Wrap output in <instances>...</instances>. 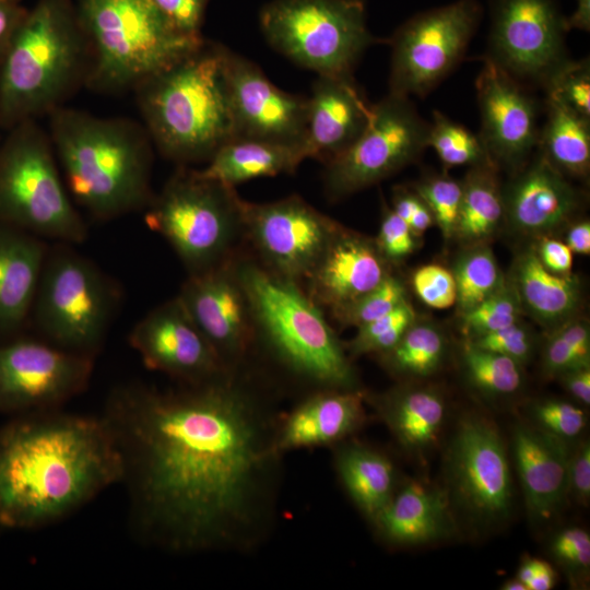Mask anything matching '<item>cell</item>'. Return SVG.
<instances>
[{"instance_id": "1", "label": "cell", "mask_w": 590, "mask_h": 590, "mask_svg": "<svg viewBox=\"0 0 590 590\" xmlns=\"http://www.w3.org/2000/svg\"><path fill=\"white\" fill-rule=\"evenodd\" d=\"M104 417L148 542L177 554L245 552L269 533L281 415L248 365L175 389L119 387Z\"/></svg>"}, {"instance_id": "2", "label": "cell", "mask_w": 590, "mask_h": 590, "mask_svg": "<svg viewBox=\"0 0 590 590\" xmlns=\"http://www.w3.org/2000/svg\"><path fill=\"white\" fill-rule=\"evenodd\" d=\"M123 459L103 417L35 412L0 430V524L55 522L123 479Z\"/></svg>"}, {"instance_id": "3", "label": "cell", "mask_w": 590, "mask_h": 590, "mask_svg": "<svg viewBox=\"0 0 590 590\" xmlns=\"http://www.w3.org/2000/svg\"><path fill=\"white\" fill-rule=\"evenodd\" d=\"M48 117L66 187L79 205L102 221L149 205L154 145L144 126L64 106Z\"/></svg>"}, {"instance_id": "4", "label": "cell", "mask_w": 590, "mask_h": 590, "mask_svg": "<svg viewBox=\"0 0 590 590\" xmlns=\"http://www.w3.org/2000/svg\"><path fill=\"white\" fill-rule=\"evenodd\" d=\"M226 51L204 40L133 90L153 145L178 166L208 162L234 139Z\"/></svg>"}, {"instance_id": "5", "label": "cell", "mask_w": 590, "mask_h": 590, "mask_svg": "<svg viewBox=\"0 0 590 590\" xmlns=\"http://www.w3.org/2000/svg\"><path fill=\"white\" fill-rule=\"evenodd\" d=\"M88 47L73 0H38L0 62V127L49 115L85 82Z\"/></svg>"}, {"instance_id": "6", "label": "cell", "mask_w": 590, "mask_h": 590, "mask_svg": "<svg viewBox=\"0 0 590 590\" xmlns=\"http://www.w3.org/2000/svg\"><path fill=\"white\" fill-rule=\"evenodd\" d=\"M247 294L257 344L287 374L316 389H358L335 331L304 288L264 269L243 249L235 258Z\"/></svg>"}, {"instance_id": "7", "label": "cell", "mask_w": 590, "mask_h": 590, "mask_svg": "<svg viewBox=\"0 0 590 590\" xmlns=\"http://www.w3.org/2000/svg\"><path fill=\"white\" fill-rule=\"evenodd\" d=\"M88 47L84 85L98 93L134 90L205 39L175 31L151 0H76Z\"/></svg>"}, {"instance_id": "8", "label": "cell", "mask_w": 590, "mask_h": 590, "mask_svg": "<svg viewBox=\"0 0 590 590\" xmlns=\"http://www.w3.org/2000/svg\"><path fill=\"white\" fill-rule=\"evenodd\" d=\"M240 200L234 187L179 165L143 210L144 222L168 243L188 274L200 273L243 249Z\"/></svg>"}, {"instance_id": "9", "label": "cell", "mask_w": 590, "mask_h": 590, "mask_svg": "<svg viewBox=\"0 0 590 590\" xmlns=\"http://www.w3.org/2000/svg\"><path fill=\"white\" fill-rule=\"evenodd\" d=\"M0 222L68 245L87 237L86 223L61 179L49 133L36 120L12 127L0 144Z\"/></svg>"}, {"instance_id": "10", "label": "cell", "mask_w": 590, "mask_h": 590, "mask_svg": "<svg viewBox=\"0 0 590 590\" xmlns=\"http://www.w3.org/2000/svg\"><path fill=\"white\" fill-rule=\"evenodd\" d=\"M70 246L57 243L48 248L31 314L49 343L93 356L121 294L107 274Z\"/></svg>"}, {"instance_id": "11", "label": "cell", "mask_w": 590, "mask_h": 590, "mask_svg": "<svg viewBox=\"0 0 590 590\" xmlns=\"http://www.w3.org/2000/svg\"><path fill=\"white\" fill-rule=\"evenodd\" d=\"M259 21L276 51L318 75H352L378 42L367 27L364 0H273Z\"/></svg>"}, {"instance_id": "12", "label": "cell", "mask_w": 590, "mask_h": 590, "mask_svg": "<svg viewBox=\"0 0 590 590\" xmlns=\"http://www.w3.org/2000/svg\"><path fill=\"white\" fill-rule=\"evenodd\" d=\"M428 125L408 96L389 92L373 105L370 119L356 141L324 164L327 198L340 200L417 160L427 148Z\"/></svg>"}, {"instance_id": "13", "label": "cell", "mask_w": 590, "mask_h": 590, "mask_svg": "<svg viewBox=\"0 0 590 590\" xmlns=\"http://www.w3.org/2000/svg\"><path fill=\"white\" fill-rule=\"evenodd\" d=\"M481 16L477 0H457L401 24L389 40L390 93L427 95L461 60Z\"/></svg>"}, {"instance_id": "14", "label": "cell", "mask_w": 590, "mask_h": 590, "mask_svg": "<svg viewBox=\"0 0 590 590\" xmlns=\"http://www.w3.org/2000/svg\"><path fill=\"white\" fill-rule=\"evenodd\" d=\"M447 489L453 504L479 527L505 521L511 510L512 482L505 445L488 420L462 417L446 457Z\"/></svg>"}, {"instance_id": "15", "label": "cell", "mask_w": 590, "mask_h": 590, "mask_svg": "<svg viewBox=\"0 0 590 590\" xmlns=\"http://www.w3.org/2000/svg\"><path fill=\"white\" fill-rule=\"evenodd\" d=\"M245 243L271 273L303 285L339 223L302 197L255 203L240 200Z\"/></svg>"}, {"instance_id": "16", "label": "cell", "mask_w": 590, "mask_h": 590, "mask_svg": "<svg viewBox=\"0 0 590 590\" xmlns=\"http://www.w3.org/2000/svg\"><path fill=\"white\" fill-rule=\"evenodd\" d=\"M93 371L90 355L20 338L0 344V412H42L81 393Z\"/></svg>"}, {"instance_id": "17", "label": "cell", "mask_w": 590, "mask_h": 590, "mask_svg": "<svg viewBox=\"0 0 590 590\" xmlns=\"http://www.w3.org/2000/svg\"><path fill=\"white\" fill-rule=\"evenodd\" d=\"M488 7L487 57L517 81L542 85L568 59L556 0H488Z\"/></svg>"}, {"instance_id": "18", "label": "cell", "mask_w": 590, "mask_h": 590, "mask_svg": "<svg viewBox=\"0 0 590 590\" xmlns=\"http://www.w3.org/2000/svg\"><path fill=\"white\" fill-rule=\"evenodd\" d=\"M236 256L203 272L188 274L177 295L231 369L247 366L257 344L250 304L235 267Z\"/></svg>"}, {"instance_id": "19", "label": "cell", "mask_w": 590, "mask_h": 590, "mask_svg": "<svg viewBox=\"0 0 590 590\" xmlns=\"http://www.w3.org/2000/svg\"><path fill=\"white\" fill-rule=\"evenodd\" d=\"M480 138L497 166L519 172L539 143L538 104L512 75L488 57L475 81Z\"/></svg>"}, {"instance_id": "20", "label": "cell", "mask_w": 590, "mask_h": 590, "mask_svg": "<svg viewBox=\"0 0 590 590\" xmlns=\"http://www.w3.org/2000/svg\"><path fill=\"white\" fill-rule=\"evenodd\" d=\"M129 343L151 370L180 384H199L231 369L175 296L149 311L132 328Z\"/></svg>"}, {"instance_id": "21", "label": "cell", "mask_w": 590, "mask_h": 590, "mask_svg": "<svg viewBox=\"0 0 590 590\" xmlns=\"http://www.w3.org/2000/svg\"><path fill=\"white\" fill-rule=\"evenodd\" d=\"M225 72L234 122V139L302 144L307 97L275 86L261 69L227 48Z\"/></svg>"}, {"instance_id": "22", "label": "cell", "mask_w": 590, "mask_h": 590, "mask_svg": "<svg viewBox=\"0 0 590 590\" xmlns=\"http://www.w3.org/2000/svg\"><path fill=\"white\" fill-rule=\"evenodd\" d=\"M390 273L389 261L375 239L339 223L304 282V291L321 310L333 312L376 287Z\"/></svg>"}, {"instance_id": "23", "label": "cell", "mask_w": 590, "mask_h": 590, "mask_svg": "<svg viewBox=\"0 0 590 590\" xmlns=\"http://www.w3.org/2000/svg\"><path fill=\"white\" fill-rule=\"evenodd\" d=\"M505 219L517 232L548 236L570 224L580 192L539 152L503 189Z\"/></svg>"}, {"instance_id": "24", "label": "cell", "mask_w": 590, "mask_h": 590, "mask_svg": "<svg viewBox=\"0 0 590 590\" xmlns=\"http://www.w3.org/2000/svg\"><path fill=\"white\" fill-rule=\"evenodd\" d=\"M371 110L352 75H318L307 97L303 142L307 158L326 164L342 154L364 131Z\"/></svg>"}, {"instance_id": "25", "label": "cell", "mask_w": 590, "mask_h": 590, "mask_svg": "<svg viewBox=\"0 0 590 590\" xmlns=\"http://www.w3.org/2000/svg\"><path fill=\"white\" fill-rule=\"evenodd\" d=\"M512 449L529 517L534 523L546 522L568 496V442L519 424Z\"/></svg>"}, {"instance_id": "26", "label": "cell", "mask_w": 590, "mask_h": 590, "mask_svg": "<svg viewBox=\"0 0 590 590\" xmlns=\"http://www.w3.org/2000/svg\"><path fill=\"white\" fill-rule=\"evenodd\" d=\"M365 394L358 389H316L281 416L276 447L286 451L334 446L364 424Z\"/></svg>"}, {"instance_id": "27", "label": "cell", "mask_w": 590, "mask_h": 590, "mask_svg": "<svg viewBox=\"0 0 590 590\" xmlns=\"http://www.w3.org/2000/svg\"><path fill=\"white\" fill-rule=\"evenodd\" d=\"M47 251L44 239L0 222V335L30 317Z\"/></svg>"}, {"instance_id": "28", "label": "cell", "mask_w": 590, "mask_h": 590, "mask_svg": "<svg viewBox=\"0 0 590 590\" xmlns=\"http://www.w3.org/2000/svg\"><path fill=\"white\" fill-rule=\"evenodd\" d=\"M393 545H417L448 538L455 522L445 491L410 482L396 491L371 521Z\"/></svg>"}, {"instance_id": "29", "label": "cell", "mask_w": 590, "mask_h": 590, "mask_svg": "<svg viewBox=\"0 0 590 590\" xmlns=\"http://www.w3.org/2000/svg\"><path fill=\"white\" fill-rule=\"evenodd\" d=\"M375 404L406 452L421 456L437 441L446 418V402L436 389L399 387L379 397Z\"/></svg>"}, {"instance_id": "30", "label": "cell", "mask_w": 590, "mask_h": 590, "mask_svg": "<svg viewBox=\"0 0 590 590\" xmlns=\"http://www.w3.org/2000/svg\"><path fill=\"white\" fill-rule=\"evenodd\" d=\"M510 282L523 311L544 326L558 327L571 319L580 305V284L576 276L548 271L534 248L524 249L514 261Z\"/></svg>"}, {"instance_id": "31", "label": "cell", "mask_w": 590, "mask_h": 590, "mask_svg": "<svg viewBox=\"0 0 590 590\" xmlns=\"http://www.w3.org/2000/svg\"><path fill=\"white\" fill-rule=\"evenodd\" d=\"M307 158L302 144L256 139H232L223 144L198 173L225 186L259 177L293 174Z\"/></svg>"}, {"instance_id": "32", "label": "cell", "mask_w": 590, "mask_h": 590, "mask_svg": "<svg viewBox=\"0 0 590 590\" xmlns=\"http://www.w3.org/2000/svg\"><path fill=\"white\" fill-rule=\"evenodd\" d=\"M334 446V465L341 483L357 508L373 521L396 492L392 461L357 441L343 440Z\"/></svg>"}, {"instance_id": "33", "label": "cell", "mask_w": 590, "mask_h": 590, "mask_svg": "<svg viewBox=\"0 0 590 590\" xmlns=\"http://www.w3.org/2000/svg\"><path fill=\"white\" fill-rule=\"evenodd\" d=\"M496 173L494 164L473 166L461 182L455 237L468 246L483 244L505 219L503 189Z\"/></svg>"}, {"instance_id": "34", "label": "cell", "mask_w": 590, "mask_h": 590, "mask_svg": "<svg viewBox=\"0 0 590 590\" xmlns=\"http://www.w3.org/2000/svg\"><path fill=\"white\" fill-rule=\"evenodd\" d=\"M539 152L566 176L585 178L590 169V120L546 99Z\"/></svg>"}, {"instance_id": "35", "label": "cell", "mask_w": 590, "mask_h": 590, "mask_svg": "<svg viewBox=\"0 0 590 590\" xmlns=\"http://www.w3.org/2000/svg\"><path fill=\"white\" fill-rule=\"evenodd\" d=\"M446 349L445 337L436 326L414 320L399 342L379 356L393 374L426 377L441 365Z\"/></svg>"}, {"instance_id": "36", "label": "cell", "mask_w": 590, "mask_h": 590, "mask_svg": "<svg viewBox=\"0 0 590 590\" xmlns=\"http://www.w3.org/2000/svg\"><path fill=\"white\" fill-rule=\"evenodd\" d=\"M468 247L451 271L457 290L456 304L461 315L494 294L506 281L487 245Z\"/></svg>"}, {"instance_id": "37", "label": "cell", "mask_w": 590, "mask_h": 590, "mask_svg": "<svg viewBox=\"0 0 590 590\" xmlns=\"http://www.w3.org/2000/svg\"><path fill=\"white\" fill-rule=\"evenodd\" d=\"M427 146L436 152L445 167L494 164L480 135L438 110L433 113L428 125Z\"/></svg>"}, {"instance_id": "38", "label": "cell", "mask_w": 590, "mask_h": 590, "mask_svg": "<svg viewBox=\"0 0 590 590\" xmlns=\"http://www.w3.org/2000/svg\"><path fill=\"white\" fill-rule=\"evenodd\" d=\"M462 358L470 384L486 394L508 396L521 387V365L507 356L480 349L469 341Z\"/></svg>"}, {"instance_id": "39", "label": "cell", "mask_w": 590, "mask_h": 590, "mask_svg": "<svg viewBox=\"0 0 590 590\" xmlns=\"http://www.w3.org/2000/svg\"><path fill=\"white\" fill-rule=\"evenodd\" d=\"M590 366V331L585 319H571L559 324L546 342L543 368L550 376Z\"/></svg>"}, {"instance_id": "40", "label": "cell", "mask_w": 590, "mask_h": 590, "mask_svg": "<svg viewBox=\"0 0 590 590\" xmlns=\"http://www.w3.org/2000/svg\"><path fill=\"white\" fill-rule=\"evenodd\" d=\"M415 311L406 299L382 317L357 328L355 337L344 345L352 356L381 355L392 349L414 322Z\"/></svg>"}, {"instance_id": "41", "label": "cell", "mask_w": 590, "mask_h": 590, "mask_svg": "<svg viewBox=\"0 0 590 590\" xmlns=\"http://www.w3.org/2000/svg\"><path fill=\"white\" fill-rule=\"evenodd\" d=\"M542 86L546 99L555 102L585 119L590 120V63L589 59H567L556 68Z\"/></svg>"}, {"instance_id": "42", "label": "cell", "mask_w": 590, "mask_h": 590, "mask_svg": "<svg viewBox=\"0 0 590 590\" xmlns=\"http://www.w3.org/2000/svg\"><path fill=\"white\" fill-rule=\"evenodd\" d=\"M408 299L402 281L391 273L376 287L331 312L345 327H361L390 312Z\"/></svg>"}, {"instance_id": "43", "label": "cell", "mask_w": 590, "mask_h": 590, "mask_svg": "<svg viewBox=\"0 0 590 590\" xmlns=\"http://www.w3.org/2000/svg\"><path fill=\"white\" fill-rule=\"evenodd\" d=\"M523 308L512 283H505L481 304L462 315L471 337L503 329L520 321Z\"/></svg>"}, {"instance_id": "44", "label": "cell", "mask_w": 590, "mask_h": 590, "mask_svg": "<svg viewBox=\"0 0 590 590\" xmlns=\"http://www.w3.org/2000/svg\"><path fill=\"white\" fill-rule=\"evenodd\" d=\"M413 189L428 206L445 239L455 237L461 197V182L447 175L427 176Z\"/></svg>"}, {"instance_id": "45", "label": "cell", "mask_w": 590, "mask_h": 590, "mask_svg": "<svg viewBox=\"0 0 590 590\" xmlns=\"http://www.w3.org/2000/svg\"><path fill=\"white\" fill-rule=\"evenodd\" d=\"M528 413L534 427L566 442L578 438L588 423L580 406L559 399L534 401Z\"/></svg>"}, {"instance_id": "46", "label": "cell", "mask_w": 590, "mask_h": 590, "mask_svg": "<svg viewBox=\"0 0 590 590\" xmlns=\"http://www.w3.org/2000/svg\"><path fill=\"white\" fill-rule=\"evenodd\" d=\"M550 554L575 585L585 583L590 570V535L579 527L557 531L550 542Z\"/></svg>"}, {"instance_id": "47", "label": "cell", "mask_w": 590, "mask_h": 590, "mask_svg": "<svg viewBox=\"0 0 590 590\" xmlns=\"http://www.w3.org/2000/svg\"><path fill=\"white\" fill-rule=\"evenodd\" d=\"M412 286L418 298L435 309H446L457 302L453 274L439 264H426L412 275Z\"/></svg>"}, {"instance_id": "48", "label": "cell", "mask_w": 590, "mask_h": 590, "mask_svg": "<svg viewBox=\"0 0 590 590\" xmlns=\"http://www.w3.org/2000/svg\"><path fill=\"white\" fill-rule=\"evenodd\" d=\"M417 237L409 225L386 203L382 204L381 221L375 243L387 261H399L416 248Z\"/></svg>"}, {"instance_id": "49", "label": "cell", "mask_w": 590, "mask_h": 590, "mask_svg": "<svg viewBox=\"0 0 590 590\" xmlns=\"http://www.w3.org/2000/svg\"><path fill=\"white\" fill-rule=\"evenodd\" d=\"M470 342L480 349L507 356L520 365L530 358L532 352L530 331L520 321L473 337Z\"/></svg>"}, {"instance_id": "50", "label": "cell", "mask_w": 590, "mask_h": 590, "mask_svg": "<svg viewBox=\"0 0 590 590\" xmlns=\"http://www.w3.org/2000/svg\"><path fill=\"white\" fill-rule=\"evenodd\" d=\"M179 34L201 39V27L210 0H151Z\"/></svg>"}, {"instance_id": "51", "label": "cell", "mask_w": 590, "mask_h": 590, "mask_svg": "<svg viewBox=\"0 0 590 590\" xmlns=\"http://www.w3.org/2000/svg\"><path fill=\"white\" fill-rule=\"evenodd\" d=\"M568 495L587 505L590 499V444L581 440L570 451L568 462Z\"/></svg>"}, {"instance_id": "52", "label": "cell", "mask_w": 590, "mask_h": 590, "mask_svg": "<svg viewBox=\"0 0 590 590\" xmlns=\"http://www.w3.org/2000/svg\"><path fill=\"white\" fill-rule=\"evenodd\" d=\"M534 251L548 271L559 275L571 273L574 253L565 241L542 236L534 247Z\"/></svg>"}, {"instance_id": "53", "label": "cell", "mask_w": 590, "mask_h": 590, "mask_svg": "<svg viewBox=\"0 0 590 590\" xmlns=\"http://www.w3.org/2000/svg\"><path fill=\"white\" fill-rule=\"evenodd\" d=\"M516 577L523 582L527 590H550L556 582V571L553 566L535 557L524 558Z\"/></svg>"}, {"instance_id": "54", "label": "cell", "mask_w": 590, "mask_h": 590, "mask_svg": "<svg viewBox=\"0 0 590 590\" xmlns=\"http://www.w3.org/2000/svg\"><path fill=\"white\" fill-rule=\"evenodd\" d=\"M26 11L20 2L0 0V62Z\"/></svg>"}, {"instance_id": "55", "label": "cell", "mask_w": 590, "mask_h": 590, "mask_svg": "<svg viewBox=\"0 0 590 590\" xmlns=\"http://www.w3.org/2000/svg\"><path fill=\"white\" fill-rule=\"evenodd\" d=\"M566 391L583 405L590 404V366L575 368L558 376Z\"/></svg>"}, {"instance_id": "56", "label": "cell", "mask_w": 590, "mask_h": 590, "mask_svg": "<svg viewBox=\"0 0 590 590\" xmlns=\"http://www.w3.org/2000/svg\"><path fill=\"white\" fill-rule=\"evenodd\" d=\"M566 232L565 244L573 253L582 256L590 253V223L588 220L570 224Z\"/></svg>"}, {"instance_id": "57", "label": "cell", "mask_w": 590, "mask_h": 590, "mask_svg": "<svg viewBox=\"0 0 590 590\" xmlns=\"http://www.w3.org/2000/svg\"><path fill=\"white\" fill-rule=\"evenodd\" d=\"M566 32L580 30L589 32L590 30V0H577L576 9L571 15L565 17Z\"/></svg>"}, {"instance_id": "58", "label": "cell", "mask_w": 590, "mask_h": 590, "mask_svg": "<svg viewBox=\"0 0 590 590\" xmlns=\"http://www.w3.org/2000/svg\"><path fill=\"white\" fill-rule=\"evenodd\" d=\"M500 589H503V590H527L523 582L520 581L517 577L504 582L503 586L500 587Z\"/></svg>"}, {"instance_id": "59", "label": "cell", "mask_w": 590, "mask_h": 590, "mask_svg": "<svg viewBox=\"0 0 590 590\" xmlns=\"http://www.w3.org/2000/svg\"><path fill=\"white\" fill-rule=\"evenodd\" d=\"M9 1L21 2V0H9Z\"/></svg>"}]
</instances>
